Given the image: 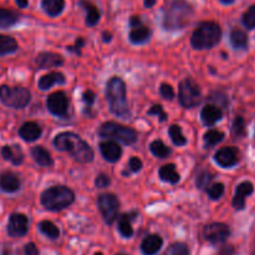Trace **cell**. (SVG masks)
<instances>
[{
	"mask_svg": "<svg viewBox=\"0 0 255 255\" xmlns=\"http://www.w3.org/2000/svg\"><path fill=\"white\" fill-rule=\"evenodd\" d=\"M54 144L59 151H66L80 163H89L94 159V151L80 136L74 132H62L54 139Z\"/></svg>",
	"mask_w": 255,
	"mask_h": 255,
	"instance_id": "cell-1",
	"label": "cell"
},
{
	"mask_svg": "<svg viewBox=\"0 0 255 255\" xmlns=\"http://www.w3.org/2000/svg\"><path fill=\"white\" fill-rule=\"evenodd\" d=\"M193 16V7L186 0H171L163 10V27L179 30L186 27Z\"/></svg>",
	"mask_w": 255,
	"mask_h": 255,
	"instance_id": "cell-2",
	"label": "cell"
},
{
	"mask_svg": "<svg viewBox=\"0 0 255 255\" xmlns=\"http://www.w3.org/2000/svg\"><path fill=\"white\" fill-rule=\"evenodd\" d=\"M106 97L112 114L121 119H128L129 109L126 99V85L120 77H112L106 85Z\"/></svg>",
	"mask_w": 255,
	"mask_h": 255,
	"instance_id": "cell-3",
	"label": "cell"
},
{
	"mask_svg": "<svg viewBox=\"0 0 255 255\" xmlns=\"http://www.w3.org/2000/svg\"><path fill=\"white\" fill-rule=\"evenodd\" d=\"M222 37V29L214 21H202L192 35V46L197 50H207L216 46Z\"/></svg>",
	"mask_w": 255,
	"mask_h": 255,
	"instance_id": "cell-4",
	"label": "cell"
},
{
	"mask_svg": "<svg viewBox=\"0 0 255 255\" xmlns=\"http://www.w3.org/2000/svg\"><path fill=\"white\" fill-rule=\"evenodd\" d=\"M75 194L69 187L54 186L47 188L41 194V204L49 211H62L71 206Z\"/></svg>",
	"mask_w": 255,
	"mask_h": 255,
	"instance_id": "cell-5",
	"label": "cell"
},
{
	"mask_svg": "<svg viewBox=\"0 0 255 255\" xmlns=\"http://www.w3.org/2000/svg\"><path fill=\"white\" fill-rule=\"evenodd\" d=\"M99 136L102 138L115 139L125 144H133L137 141L138 136L137 132L131 127H126L117 122H105L99 128Z\"/></svg>",
	"mask_w": 255,
	"mask_h": 255,
	"instance_id": "cell-6",
	"label": "cell"
},
{
	"mask_svg": "<svg viewBox=\"0 0 255 255\" xmlns=\"http://www.w3.org/2000/svg\"><path fill=\"white\" fill-rule=\"evenodd\" d=\"M0 101L7 107L24 109L30 102V92L24 87H9L2 85L0 87Z\"/></svg>",
	"mask_w": 255,
	"mask_h": 255,
	"instance_id": "cell-7",
	"label": "cell"
},
{
	"mask_svg": "<svg viewBox=\"0 0 255 255\" xmlns=\"http://www.w3.org/2000/svg\"><path fill=\"white\" fill-rule=\"evenodd\" d=\"M179 104L184 109H193L201 102L202 92L198 84L192 79H184L179 85Z\"/></svg>",
	"mask_w": 255,
	"mask_h": 255,
	"instance_id": "cell-8",
	"label": "cell"
},
{
	"mask_svg": "<svg viewBox=\"0 0 255 255\" xmlns=\"http://www.w3.org/2000/svg\"><path fill=\"white\" fill-rule=\"evenodd\" d=\"M99 209L107 224H112L116 221L120 211V202L117 197L112 193H105L99 197Z\"/></svg>",
	"mask_w": 255,
	"mask_h": 255,
	"instance_id": "cell-9",
	"label": "cell"
},
{
	"mask_svg": "<svg viewBox=\"0 0 255 255\" xmlns=\"http://www.w3.org/2000/svg\"><path fill=\"white\" fill-rule=\"evenodd\" d=\"M231 236V231L227 224L212 223L204 228L203 237L207 242L212 244H221L228 239Z\"/></svg>",
	"mask_w": 255,
	"mask_h": 255,
	"instance_id": "cell-10",
	"label": "cell"
},
{
	"mask_svg": "<svg viewBox=\"0 0 255 255\" xmlns=\"http://www.w3.org/2000/svg\"><path fill=\"white\" fill-rule=\"evenodd\" d=\"M46 106L52 115L62 117L67 114V110H69V100H67L65 92H54L47 97Z\"/></svg>",
	"mask_w": 255,
	"mask_h": 255,
	"instance_id": "cell-11",
	"label": "cell"
},
{
	"mask_svg": "<svg viewBox=\"0 0 255 255\" xmlns=\"http://www.w3.org/2000/svg\"><path fill=\"white\" fill-rule=\"evenodd\" d=\"M29 229V221L27 217L21 213H14L10 216L9 224H7V234L12 238H20L27 233Z\"/></svg>",
	"mask_w": 255,
	"mask_h": 255,
	"instance_id": "cell-12",
	"label": "cell"
},
{
	"mask_svg": "<svg viewBox=\"0 0 255 255\" xmlns=\"http://www.w3.org/2000/svg\"><path fill=\"white\" fill-rule=\"evenodd\" d=\"M214 159L223 168H231L238 163V151L233 147H223L217 151Z\"/></svg>",
	"mask_w": 255,
	"mask_h": 255,
	"instance_id": "cell-13",
	"label": "cell"
},
{
	"mask_svg": "<svg viewBox=\"0 0 255 255\" xmlns=\"http://www.w3.org/2000/svg\"><path fill=\"white\" fill-rule=\"evenodd\" d=\"M100 151H101V154L104 156V158L106 159V161L111 162V163L117 162L121 158L122 148L121 146L115 141L101 142V143H100Z\"/></svg>",
	"mask_w": 255,
	"mask_h": 255,
	"instance_id": "cell-14",
	"label": "cell"
},
{
	"mask_svg": "<svg viewBox=\"0 0 255 255\" xmlns=\"http://www.w3.org/2000/svg\"><path fill=\"white\" fill-rule=\"evenodd\" d=\"M254 191V186L251 182H243L236 189V196L233 198V207L238 211H242L246 207V198L251 196Z\"/></svg>",
	"mask_w": 255,
	"mask_h": 255,
	"instance_id": "cell-15",
	"label": "cell"
},
{
	"mask_svg": "<svg viewBox=\"0 0 255 255\" xmlns=\"http://www.w3.org/2000/svg\"><path fill=\"white\" fill-rule=\"evenodd\" d=\"M36 65L39 69H50V67H59L64 64L61 55L54 52H41L36 56Z\"/></svg>",
	"mask_w": 255,
	"mask_h": 255,
	"instance_id": "cell-16",
	"label": "cell"
},
{
	"mask_svg": "<svg viewBox=\"0 0 255 255\" xmlns=\"http://www.w3.org/2000/svg\"><path fill=\"white\" fill-rule=\"evenodd\" d=\"M20 186H21L20 178L12 172H4L0 176V188L6 193H14L19 191Z\"/></svg>",
	"mask_w": 255,
	"mask_h": 255,
	"instance_id": "cell-17",
	"label": "cell"
},
{
	"mask_svg": "<svg viewBox=\"0 0 255 255\" xmlns=\"http://www.w3.org/2000/svg\"><path fill=\"white\" fill-rule=\"evenodd\" d=\"M163 246V239L157 234H151L143 239L141 244V251L144 255H154L161 251Z\"/></svg>",
	"mask_w": 255,
	"mask_h": 255,
	"instance_id": "cell-18",
	"label": "cell"
},
{
	"mask_svg": "<svg viewBox=\"0 0 255 255\" xmlns=\"http://www.w3.org/2000/svg\"><path fill=\"white\" fill-rule=\"evenodd\" d=\"M1 156L5 161H9L10 163L19 166L24 161V153H22L21 148L17 144H6L1 148Z\"/></svg>",
	"mask_w": 255,
	"mask_h": 255,
	"instance_id": "cell-19",
	"label": "cell"
},
{
	"mask_svg": "<svg viewBox=\"0 0 255 255\" xmlns=\"http://www.w3.org/2000/svg\"><path fill=\"white\" fill-rule=\"evenodd\" d=\"M42 133V129L36 122H25L19 129V134L22 139L27 142L36 141Z\"/></svg>",
	"mask_w": 255,
	"mask_h": 255,
	"instance_id": "cell-20",
	"label": "cell"
},
{
	"mask_svg": "<svg viewBox=\"0 0 255 255\" xmlns=\"http://www.w3.org/2000/svg\"><path fill=\"white\" fill-rule=\"evenodd\" d=\"M202 121L207 126H212V125L217 124L218 121H221L222 117H223V112L219 107L214 106V105H207L203 107L201 112Z\"/></svg>",
	"mask_w": 255,
	"mask_h": 255,
	"instance_id": "cell-21",
	"label": "cell"
},
{
	"mask_svg": "<svg viewBox=\"0 0 255 255\" xmlns=\"http://www.w3.org/2000/svg\"><path fill=\"white\" fill-rule=\"evenodd\" d=\"M80 6L84 7L86 10V25L87 26H95L97 22L100 21V17H101V11L99 10V7L96 5L92 4L89 0H81L80 1Z\"/></svg>",
	"mask_w": 255,
	"mask_h": 255,
	"instance_id": "cell-22",
	"label": "cell"
},
{
	"mask_svg": "<svg viewBox=\"0 0 255 255\" xmlns=\"http://www.w3.org/2000/svg\"><path fill=\"white\" fill-rule=\"evenodd\" d=\"M41 7L49 16H59L65 9V0H41Z\"/></svg>",
	"mask_w": 255,
	"mask_h": 255,
	"instance_id": "cell-23",
	"label": "cell"
},
{
	"mask_svg": "<svg viewBox=\"0 0 255 255\" xmlns=\"http://www.w3.org/2000/svg\"><path fill=\"white\" fill-rule=\"evenodd\" d=\"M55 84H65V76L61 72H50V74L44 75L39 80V87L41 90H49L54 86Z\"/></svg>",
	"mask_w": 255,
	"mask_h": 255,
	"instance_id": "cell-24",
	"label": "cell"
},
{
	"mask_svg": "<svg viewBox=\"0 0 255 255\" xmlns=\"http://www.w3.org/2000/svg\"><path fill=\"white\" fill-rule=\"evenodd\" d=\"M151 34L152 32L149 27L139 25L137 27H132V30L129 31V40L133 44H143V42L148 41Z\"/></svg>",
	"mask_w": 255,
	"mask_h": 255,
	"instance_id": "cell-25",
	"label": "cell"
},
{
	"mask_svg": "<svg viewBox=\"0 0 255 255\" xmlns=\"http://www.w3.org/2000/svg\"><path fill=\"white\" fill-rule=\"evenodd\" d=\"M31 156L34 161L41 167H50L52 164V158L49 152L42 146H35L31 148Z\"/></svg>",
	"mask_w": 255,
	"mask_h": 255,
	"instance_id": "cell-26",
	"label": "cell"
},
{
	"mask_svg": "<svg viewBox=\"0 0 255 255\" xmlns=\"http://www.w3.org/2000/svg\"><path fill=\"white\" fill-rule=\"evenodd\" d=\"M159 178L164 182H168V183L177 184L181 179L179 173L176 171V166L174 164H166V166H162L159 168Z\"/></svg>",
	"mask_w": 255,
	"mask_h": 255,
	"instance_id": "cell-27",
	"label": "cell"
},
{
	"mask_svg": "<svg viewBox=\"0 0 255 255\" xmlns=\"http://www.w3.org/2000/svg\"><path fill=\"white\" fill-rule=\"evenodd\" d=\"M231 44L234 49L244 50L248 47V36L246 32L241 29H233L231 31Z\"/></svg>",
	"mask_w": 255,
	"mask_h": 255,
	"instance_id": "cell-28",
	"label": "cell"
},
{
	"mask_svg": "<svg viewBox=\"0 0 255 255\" xmlns=\"http://www.w3.org/2000/svg\"><path fill=\"white\" fill-rule=\"evenodd\" d=\"M17 50V42L14 37L0 34V56L12 54Z\"/></svg>",
	"mask_w": 255,
	"mask_h": 255,
	"instance_id": "cell-29",
	"label": "cell"
},
{
	"mask_svg": "<svg viewBox=\"0 0 255 255\" xmlns=\"http://www.w3.org/2000/svg\"><path fill=\"white\" fill-rule=\"evenodd\" d=\"M17 20H19V16H17L16 12L0 7V27L1 29L12 26V25L16 24Z\"/></svg>",
	"mask_w": 255,
	"mask_h": 255,
	"instance_id": "cell-30",
	"label": "cell"
},
{
	"mask_svg": "<svg viewBox=\"0 0 255 255\" xmlns=\"http://www.w3.org/2000/svg\"><path fill=\"white\" fill-rule=\"evenodd\" d=\"M136 216V213L133 214H124V216L120 218L119 221V231L121 233L122 237L125 238H129L133 234V229H132L131 221L133 219V217Z\"/></svg>",
	"mask_w": 255,
	"mask_h": 255,
	"instance_id": "cell-31",
	"label": "cell"
},
{
	"mask_svg": "<svg viewBox=\"0 0 255 255\" xmlns=\"http://www.w3.org/2000/svg\"><path fill=\"white\" fill-rule=\"evenodd\" d=\"M39 229H40V232L44 234V236H46L47 238H50V239H56V238H59V236H60L59 228H57V227L50 221L40 222Z\"/></svg>",
	"mask_w": 255,
	"mask_h": 255,
	"instance_id": "cell-32",
	"label": "cell"
},
{
	"mask_svg": "<svg viewBox=\"0 0 255 255\" xmlns=\"http://www.w3.org/2000/svg\"><path fill=\"white\" fill-rule=\"evenodd\" d=\"M149 149H151L152 153L156 157H158V158H166V157H168L172 152L171 148L167 147L161 139H156V141L152 142L151 146H149Z\"/></svg>",
	"mask_w": 255,
	"mask_h": 255,
	"instance_id": "cell-33",
	"label": "cell"
},
{
	"mask_svg": "<svg viewBox=\"0 0 255 255\" xmlns=\"http://www.w3.org/2000/svg\"><path fill=\"white\" fill-rule=\"evenodd\" d=\"M169 136H171L172 142H173L176 146H184L187 143V138L184 137L182 128L178 125H172L169 127Z\"/></svg>",
	"mask_w": 255,
	"mask_h": 255,
	"instance_id": "cell-34",
	"label": "cell"
},
{
	"mask_svg": "<svg viewBox=\"0 0 255 255\" xmlns=\"http://www.w3.org/2000/svg\"><path fill=\"white\" fill-rule=\"evenodd\" d=\"M224 133L218 129H209L206 134H204V142L208 147H213L218 144L219 142L223 141Z\"/></svg>",
	"mask_w": 255,
	"mask_h": 255,
	"instance_id": "cell-35",
	"label": "cell"
},
{
	"mask_svg": "<svg viewBox=\"0 0 255 255\" xmlns=\"http://www.w3.org/2000/svg\"><path fill=\"white\" fill-rule=\"evenodd\" d=\"M243 24L247 29H255V5H252L243 15Z\"/></svg>",
	"mask_w": 255,
	"mask_h": 255,
	"instance_id": "cell-36",
	"label": "cell"
},
{
	"mask_svg": "<svg viewBox=\"0 0 255 255\" xmlns=\"http://www.w3.org/2000/svg\"><path fill=\"white\" fill-rule=\"evenodd\" d=\"M164 255H189L188 247L183 243H176L169 247Z\"/></svg>",
	"mask_w": 255,
	"mask_h": 255,
	"instance_id": "cell-37",
	"label": "cell"
},
{
	"mask_svg": "<svg viewBox=\"0 0 255 255\" xmlns=\"http://www.w3.org/2000/svg\"><path fill=\"white\" fill-rule=\"evenodd\" d=\"M207 193H208L209 198L213 199V201H217V199L221 198L224 193V184L223 183H216L212 187H209L207 189Z\"/></svg>",
	"mask_w": 255,
	"mask_h": 255,
	"instance_id": "cell-38",
	"label": "cell"
},
{
	"mask_svg": "<svg viewBox=\"0 0 255 255\" xmlns=\"http://www.w3.org/2000/svg\"><path fill=\"white\" fill-rule=\"evenodd\" d=\"M232 131H233L234 137L243 136L244 131H246V122H244L243 117H236V120H234L233 122V128H232Z\"/></svg>",
	"mask_w": 255,
	"mask_h": 255,
	"instance_id": "cell-39",
	"label": "cell"
},
{
	"mask_svg": "<svg viewBox=\"0 0 255 255\" xmlns=\"http://www.w3.org/2000/svg\"><path fill=\"white\" fill-rule=\"evenodd\" d=\"M212 179H213V177H212L211 173H208V172H203V173L199 174L198 178H197V188L204 189L206 187H208V184L211 183Z\"/></svg>",
	"mask_w": 255,
	"mask_h": 255,
	"instance_id": "cell-40",
	"label": "cell"
},
{
	"mask_svg": "<svg viewBox=\"0 0 255 255\" xmlns=\"http://www.w3.org/2000/svg\"><path fill=\"white\" fill-rule=\"evenodd\" d=\"M159 94H161V96L163 97V99L173 100V97H174L173 87L168 84H162L161 89H159Z\"/></svg>",
	"mask_w": 255,
	"mask_h": 255,
	"instance_id": "cell-41",
	"label": "cell"
},
{
	"mask_svg": "<svg viewBox=\"0 0 255 255\" xmlns=\"http://www.w3.org/2000/svg\"><path fill=\"white\" fill-rule=\"evenodd\" d=\"M148 115L149 116H153V115H157V116L159 117V121L163 122L167 120V115L166 112L163 111V109H162L161 105H154V106L151 107V110L148 111Z\"/></svg>",
	"mask_w": 255,
	"mask_h": 255,
	"instance_id": "cell-42",
	"label": "cell"
},
{
	"mask_svg": "<svg viewBox=\"0 0 255 255\" xmlns=\"http://www.w3.org/2000/svg\"><path fill=\"white\" fill-rule=\"evenodd\" d=\"M95 184H96L97 188H106V187H109L111 184V179H110L109 176L101 173L95 179Z\"/></svg>",
	"mask_w": 255,
	"mask_h": 255,
	"instance_id": "cell-43",
	"label": "cell"
},
{
	"mask_svg": "<svg viewBox=\"0 0 255 255\" xmlns=\"http://www.w3.org/2000/svg\"><path fill=\"white\" fill-rule=\"evenodd\" d=\"M82 101H84L85 106H86L87 109H91V106L94 105V102H95V94H94V92L90 91V90L85 91V94L82 95Z\"/></svg>",
	"mask_w": 255,
	"mask_h": 255,
	"instance_id": "cell-44",
	"label": "cell"
},
{
	"mask_svg": "<svg viewBox=\"0 0 255 255\" xmlns=\"http://www.w3.org/2000/svg\"><path fill=\"white\" fill-rule=\"evenodd\" d=\"M84 45H85V40L82 39V37H79V39L76 40V42H75L74 46H67V51L75 52L76 55H81V49Z\"/></svg>",
	"mask_w": 255,
	"mask_h": 255,
	"instance_id": "cell-45",
	"label": "cell"
},
{
	"mask_svg": "<svg viewBox=\"0 0 255 255\" xmlns=\"http://www.w3.org/2000/svg\"><path fill=\"white\" fill-rule=\"evenodd\" d=\"M128 167L132 172H139L142 168V161L138 157H132L128 162Z\"/></svg>",
	"mask_w": 255,
	"mask_h": 255,
	"instance_id": "cell-46",
	"label": "cell"
},
{
	"mask_svg": "<svg viewBox=\"0 0 255 255\" xmlns=\"http://www.w3.org/2000/svg\"><path fill=\"white\" fill-rule=\"evenodd\" d=\"M25 255H39V249L36 248L34 243H29L25 246L24 248Z\"/></svg>",
	"mask_w": 255,
	"mask_h": 255,
	"instance_id": "cell-47",
	"label": "cell"
},
{
	"mask_svg": "<svg viewBox=\"0 0 255 255\" xmlns=\"http://www.w3.org/2000/svg\"><path fill=\"white\" fill-rule=\"evenodd\" d=\"M139 25H142L141 17L139 16H132L131 19H129V26L131 27H137L139 26Z\"/></svg>",
	"mask_w": 255,
	"mask_h": 255,
	"instance_id": "cell-48",
	"label": "cell"
},
{
	"mask_svg": "<svg viewBox=\"0 0 255 255\" xmlns=\"http://www.w3.org/2000/svg\"><path fill=\"white\" fill-rule=\"evenodd\" d=\"M233 253H234L233 247H224V248L221 251V253H219V255H233Z\"/></svg>",
	"mask_w": 255,
	"mask_h": 255,
	"instance_id": "cell-49",
	"label": "cell"
},
{
	"mask_svg": "<svg viewBox=\"0 0 255 255\" xmlns=\"http://www.w3.org/2000/svg\"><path fill=\"white\" fill-rule=\"evenodd\" d=\"M16 1V5L19 7H21V9H24V7L27 6V4H29V1L27 0H15Z\"/></svg>",
	"mask_w": 255,
	"mask_h": 255,
	"instance_id": "cell-50",
	"label": "cell"
},
{
	"mask_svg": "<svg viewBox=\"0 0 255 255\" xmlns=\"http://www.w3.org/2000/svg\"><path fill=\"white\" fill-rule=\"evenodd\" d=\"M157 0H144V6L146 7H152L156 5Z\"/></svg>",
	"mask_w": 255,
	"mask_h": 255,
	"instance_id": "cell-51",
	"label": "cell"
},
{
	"mask_svg": "<svg viewBox=\"0 0 255 255\" xmlns=\"http://www.w3.org/2000/svg\"><path fill=\"white\" fill-rule=\"evenodd\" d=\"M111 37L112 35L110 32H104V41H111Z\"/></svg>",
	"mask_w": 255,
	"mask_h": 255,
	"instance_id": "cell-52",
	"label": "cell"
},
{
	"mask_svg": "<svg viewBox=\"0 0 255 255\" xmlns=\"http://www.w3.org/2000/svg\"><path fill=\"white\" fill-rule=\"evenodd\" d=\"M219 2H222V4H233L234 0H219Z\"/></svg>",
	"mask_w": 255,
	"mask_h": 255,
	"instance_id": "cell-53",
	"label": "cell"
},
{
	"mask_svg": "<svg viewBox=\"0 0 255 255\" xmlns=\"http://www.w3.org/2000/svg\"><path fill=\"white\" fill-rule=\"evenodd\" d=\"M253 255H255V244H254V249H253Z\"/></svg>",
	"mask_w": 255,
	"mask_h": 255,
	"instance_id": "cell-54",
	"label": "cell"
},
{
	"mask_svg": "<svg viewBox=\"0 0 255 255\" xmlns=\"http://www.w3.org/2000/svg\"><path fill=\"white\" fill-rule=\"evenodd\" d=\"M95 255H104V254H102V253H96Z\"/></svg>",
	"mask_w": 255,
	"mask_h": 255,
	"instance_id": "cell-55",
	"label": "cell"
},
{
	"mask_svg": "<svg viewBox=\"0 0 255 255\" xmlns=\"http://www.w3.org/2000/svg\"><path fill=\"white\" fill-rule=\"evenodd\" d=\"M117 255H126V254H117Z\"/></svg>",
	"mask_w": 255,
	"mask_h": 255,
	"instance_id": "cell-56",
	"label": "cell"
}]
</instances>
